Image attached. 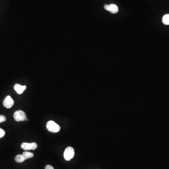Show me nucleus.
I'll return each instance as SVG.
<instances>
[{"mask_svg":"<svg viewBox=\"0 0 169 169\" xmlns=\"http://www.w3.org/2000/svg\"><path fill=\"white\" fill-rule=\"evenodd\" d=\"M23 155L24 157L25 160L30 159V158H32L34 157V154L33 153H31V152H26V151L23 152Z\"/></svg>","mask_w":169,"mask_h":169,"instance_id":"9","label":"nucleus"},{"mask_svg":"<svg viewBox=\"0 0 169 169\" xmlns=\"http://www.w3.org/2000/svg\"><path fill=\"white\" fill-rule=\"evenodd\" d=\"M5 134V131L4 130V129H1L0 128V138H2L4 136Z\"/></svg>","mask_w":169,"mask_h":169,"instance_id":"11","label":"nucleus"},{"mask_svg":"<svg viewBox=\"0 0 169 169\" xmlns=\"http://www.w3.org/2000/svg\"><path fill=\"white\" fill-rule=\"evenodd\" d=\"M14 119L17 122H20V121H25V120L28 121V119L27 118L26 114L25 112L22 110H17L14 113Z\"/></svg>","mask_w":169,"mask_h":169,"instance_id":"2","label":"nucleus"},{"mask_svg":"<svg viewBox=\"0 0 169 169\" xmlns=\"http://www.w3.org/2000/svg\"><path fill=\"white\" fill-rule=\"evenodd\" d=\"M45 169H55L54 167H53L51 165H48L46 166V167H45Z\"/></svg>","mask_w":169,"mask_h":169,"instance_id":"13","label":"nucleus"},{"mask_svg":"<svg viewBox=\"0 0 169 169\" xmlns=\"http://www.w3.org/2000/svg\"><path fill=\"white\" fill-rule=\"evenodd\" d=\"M162 22L163 24L169 25V14H166L163 16L162 18Z\"/></svg>","mask_w":169,"mask_h":169,"instance_id":"10","label":"nucleus"},{"mask_svg":"<svg viewBox=\"0 0 169 169\" xmlns=\"http://www.w3.org/2000/svg\"><path fill=\"white\" fill-rule=\"evenodd\" d=\"M14 102L13 100L12 99V97L10 96H6V98L4 100L3 102V105L7 109L11 108L14 105Z\"/></svg>","mask_w":169,"mask_h":169,"instance_id":"6","label":"nucleus"},{"mask_svg":"<svg viewBox=\"0 0 169 169\" xmlns=\"http://www.w3.org/2000/svg\"><path fill=\"white\" fill-rule=\"evenodd\" d=\"M104 9L112 14H116L118 12V8L114 4L110 5L106 4L104 5Z\"/></svg>","mask_w":169,"mask_h":169,"instance_id":"5","label":"nucleus"},{"mask_svg":"<svg viewBox=\"0 0 169 169\" xmlns=\"http://www.w3.org/2000/svg\"><path fill=\"white\" fill-rule=\"evenodd\" d=\"M46 127L48 130L53 133H58L61 129L60 126L58 125H57L56 123L52 120L48 122Z\"/></svg>","mask_w":169,"mask_h":169,"instance_id":"1","label":"nucleus"},{"mask_svg":"<svg viewBox=\"0 0 169 169\" xmlns=\"http://www.w3.org/2000/svg\"><path fill=\"white\" fill-rule=\"evenodd\" d=\"M14 89L17 93L19 95H21L24 92L26 89V86H21L18 84H16L14 86Z\"/></svg>","mask_w":169,"mask_h":169,"instance_id":"7","label":"nucleus"},{"mask_svg":"<svg viewBox=\"0 0 169 169\" xmlns=\"http://www.w3.org/2000/svg\"><path fill=\"white\" fill-rule=\"evenodd\" d=\"M38 145L35 142L29 143L26 142H24L21 144V148L27 151L30 150H35L36 149Z\"/></svg>","mask_w":169,"mask_h":169,"instance_id":"4","label":"nucleus"},{"mask_svg":"<svg viewBox=\"0 0 169 169\" xmlns=\"http://www.w3.org/2000/svg\"><path fill=\"white\" fill-rule=\"evenodd\" d=\"M6 120V118L4 116L0 115V123L5 122Z\"/></svg>","mask_w":169,"mask_h":169,"instance_id":"12","label":"nucleus"},{"mask_svg":"<svg viewBox=\"0 0 169 169\" xmlns=\"http://www.w3.org/2000/svg\"><path fill=\"white\" fill-rule=\"evenodd\" d=\"M74 150L73 147H69L65 149V151L64 154V159L66 161H70L71 159L73 158L74 156Z\"/></svg>","mask_w":169,"mask_h":169,"instance_id":"3","label":"nucleus"},{"mask_svg":"<svg viewBox=\"0 0 169 169\" xmlns=\"http://www.w3.org/2000/svg\"><path fill=\"white\" fill-rule=\"evenodd\" d=\"M15 160L16 162L21 163L25 161V159L23 155H18L15 157Z\"/></svg>","mask_w":169,"mask_h":169,"instance_id":"8","label":"nucleus"}]
</instances>
